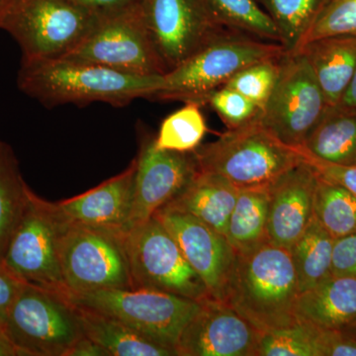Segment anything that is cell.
Listing matches in <instances>:
<instances>
[{"label": "cell", "mask_w": 356, "mask_h": 356, "mask_svg": "<svg viewBox=\"0 0 356 356\" xmlns=\"http://www.w3.org/2000/svg\"><path fill=\"white\" fill-rule=\"evenodd\" d=\"M18 86L47 107L92 102L127 106L138 98H152L165 86L163 76H139L74 60L21 63Z\"/></svg>", "instance_id": "obj_1"}, {"label": "cell", "mask_w": 356, "mask_h": 356, "mask_svg": "<svg viewBox=\"0 0 356 356\" xmlns=\"http://www.w3.org/2000/svg\"><path fill=\"white\" fill-rule=\"evenodd\" d=\"M298 281L287 248L266 243L236 254L224 302L261 332L297 322Z\"/></svg>", "instance_id": "obj_2"}, {"label": "cell", "mask_w": 356, "mask_h": 356, "mask_svg": "<svg viewBox=\"0 0 356 356\" xmlns=\"http://www.w3.org/2000/svg\"><path fill=\"white\" fill-rule=\"evenodd\" d=\"M194 153L199 170L221 175L238 191L268 188L283 173L305 161L300 149L281 142L259 119L242 127L228 129Z\"/></svg>", "instance_id": "obj_3"}, {"label": "cell", "mask_w": 356, "mask_h": 356, "mask_svg": "<svg viewBox=\"0 0 356 356\" xmlns=\"http://www.w3.org/2000/svg\"><path fill=\"white\" fill-rule=\"evenodd\" d=\"M285 53L280 43H264L229 30L163 76L165 86L152 99L205 105L208 96L241 70Z\"/></svg>", "instance_id": "obj_4"}, {"label": "cell", "mask_w": 356, "mask_h": 356, "mask_svg": "<svg viewBox=\"0 0 356 356\" xmlns=\"http://www.w3.org/2000/svg\"><path fill=\"white\" fill-rule=\"evenodd\" d=\"M97 15L72 0H13L0 28L22 51L21 63L58 60L76 48Z\"/></svg>", "instance_id": "obj_5"}, {"label": "cell", "mask_w": 356, "mask_h": 356, "mask_svg": "<svg viewBox=\"0 0 356 356\" xmlns=\"http://www.w3.org/2000/svg\"><path fill=\"white\" fill-rule=\"evenodd\" d=\"M67 224L57 202L39 197L30 188L2 264L26 284L69 297L60 261V241Z\"/></svg>", "instance_id": "obj_6"}, {"label": "cell", "mask_w": 356, "mask_h": 356, "mask_svg": "<svg viewBox=\"0 0 356 356\" xmlns=\"http://www.w3.org/2000/svg\"><path fill=\"white\" fill-rule=\"evenodd\" d=\"M3 329L21 356H67L84 337L79 312L67 297L26 283Z\"/></svg>", "instance_id": "obj_7"}, {"label": "cell", "mask_w": 356, "mask_h": 356, "mask_svg": "<svg viewBox=\"0 0 356 356\" xmlns=\"http://www.w3.org/2000/svg\"><path fill=\"white\" fill-rule=\"evenodd\" d=\"M62 58L97 65L132 76L168 74L147 30L142 2L97 15L88 36Z\"/></svg>", "instance_id": "obj_8"}, {"label": "cell", "mask_w": 356, "mask_h": 356, "mask_svg": "<svg viewBox=\"0 0 356 356\" xmlns=\"http://www.w3.org/2000/svg\"><path fill=\"white\" fill-rule=\"evenodd\" d=\"M67 298L74 305L110 316L175 350L184 327L201 308V302L195 300L142 288L98 290Z\"/></svg>", "instance_id": "obj_9"}, {"label": "cell", "mask_w": 356, "mask_h": 356, "mask_svg": "<svg viewBox=\"0 0 356 356\" xmlns=\"http://www.w3.org/2000/svg\"><path fill=\"white\" fill-rule=\"evenodd\" d=\"M60 261L69 296L134 288L125 234L69 221L60 241Z\"/></svg>", "instance_id": "obj_10"}, {"label": "cell", "mask_w": 356, "mask_h": 356, "mask_svg": "<svg viewBox=\"0 0 356 356\" xmlns=\"http://www.w3.org/2000/svg\"><path fill=\"white\" fill-rule=\"evenodd\" d=\"M125 248L134 288L172 293L199 302L212 298L205 283L156 217L128 231Z\"/></svg>", "instance_id": "obj_11"}, {"label": "cell", "mask_w": 356, "mask_h": 356, "mask_svg": "<svg viewBox=\"0 0 356 356\" xmlns=\"http://www.w3.org/2000/svg\"><path fill=\"white\" fill-rule=\"evenodd\" d=\"M327 107L305 56L285 51L277 81L261 110L262 126L287 146L299 149Z\"/></svg>", "instance_id": "obj_12"}, {"label": "cell", "mask_w": 356, "mask_h": 356, "mask_svg": "<svg viewBox=\"0 0 356 356\" xmlns=\"http://www.w3.org/2000/svg\"><path fill=\"white\" fill-rule=\"evenodd\" d=\"M142 8L168 72L231 30L217 20L205 0H142Z\"/></svg>", "instance_id": "obj_13"}, {"label": "cell", "mask_w": 356, "mask_h": 356, "mask_svg": "<svg viewBox=\"0 0 356 356\" xmlns=\"http://www.w3.org/2000/svg\"><path fill=\"white\" fill-rule=\"evenodd\" d=\"M134 179L132 209L126 233L147 222L170 202L197 173L195 153L166 151L156 147V138L140 144Z\"/></svg>", "instance_id": "obj_14"}, {"label": "cell", "mask_w": 356, "mask_h": 356, "mask_svg": "<svg viewBox=\"0 0 356 356\" xmlns=\"http://www.w3.org/2000/svg\"><path fill=\"white\" fill-rule=\"evenodd\" d=\"M154 216L172 235L211 297L224 302L236 257L226 236L186 213L161 208Z\"/></svg>", "instance_id": "obj_15"}, {"label": "cell", "mask_w": 356, "mask_h": 356, "mask_svg": "<svg viewBox=\"0 0 356 356\" xmlns=\"http://www.w3.org/2000/svg\"><path fill=\"white\" fill-rule=\"evenodd\" d=\"M261 332L225 302L207 299L178 339V356H257Z\"/></svg>", "instance_id": "obj_16"}, {"label": "cell", "mask_w": 356, "mask_h": 356, "mask_svg": "<svg viewBox=\"0 0 356 356\" xmlns=\"http://www.w3.org/2000/svg\"><path fill=\"white\" fill-rule=\"evenodd\" d=\"M317 184V172L304 161L268 187L269 243L290 250L298 240L313 220Z\"/></svg>", "instance_id": "obj_17"}, {"label": "cell", "mask_w": 356, "mask_h": 356, "mask_svg": "<svg viewBox=\"0 0 356 356\" xmlns=\"http://www.w3.org/2000/svg\"><path fill=\"white\" fill-rule=\"evenodd\" d=\"M137 159L124 172L86 193L57 202L70 222L126 234L132 209Z\"/></svg>", "instance_id": "obj_18"}, {"label": "cell", "mask_w": 356, "mask_h": 356, "mask_svg": "<svg viewBox=\"0 0 356 356\" xmlns=\"http://www.w3.org/2000/svg\"><path fill=\"white\" fill-rule=\"evenodd\" d=\"M297 51L310 64L329 106H336L356 72V35L313 40Z\"/></svg>", "instance_id": "obj_19"}, {"label": "cell", "mask_w": 356, "mask_h": 356, "mask_svg": "<svg viewBox=\"0 0 356 356\" xmlns=\"http://www.w3.org/2000/svg\"><path fill=\"white\" fill-rule=\"evenodd\" d=\"M238 195V189L226 178L198 170L189 184L163 208L191 215L226 236Z\"/></svg>", "instance_id": "obj_20"}, {"label": "cell", "mask_w": 356, "mask_h": 356, "mask_svg": "<svg viewBox=\"0 0 356 356\" xmlns=\"http://www.w3.org/2000/svg\"><path fill=\"white\" fill-rule=\"evenodd\" d=\"M295 318L321 329L343 331L356 322V278H327L299 294Z\"/></svg>", "instance_id": "obj_21"}, {"label": "cell", "mask_w": 356, "mask_h": 356, "mask_svg": "<svg viewBox=\"0 0 356 356\" xmlns=\"http://www.w3.org/2000/svg\"><path fill=\"white\" fill-rule=\"evenodd\" d=\"M299 149L325 163L355 166L356 109L327 107Z\"/></svg>", "instance_id": "obj_22"}, {"label": "cell", "mask_w": 356, "mask_h": 356, "mask_svg": "<svg viewBox=\"0 0 356 356\" xmlns=\"http://www.w3.org/2000/svg\"><path fill=\"white\" fill-rule=\"evenodd\" d=\"M76 307L84 336L102 346L109 356H178L175 348L154 341L116 318Z\"/></svg>", "instance_id": "obj_23"}, {"label": "cell", "mask_w": 356, "mask_h": 356, "mask_svg": "<svg viewBox=\"0 0 356 356\" xmlns=\"http://www.w3.org/2000/svg\"><path fill=\"white\" fill-rule=\"evenodd\" d=\"M268 188L241 189L229 216L226 238L236 254H245L268 243Z\"/></svg>", "instance_id": "obj_24"}, {"label": "cell", "mask_w": 356, "mask_h": 356, "mask_svg": "<svg viewBox=\"0 0 356 356\" xmlns=\"http://www.w3.org/2000/svg\"><path fill=\"white\" fill-rule=\"evenodd\" d=\"M332 238L314 216L304 233L290 248L299 294L332 277Z\"/></svg>", "instance_id": "obj_25"}, {"label": "cell", "mask_w": 356, "mask_h": 356, "mask_svg": "<svg viewBox=\"0 0 356 356\" xmlns=\"http://www.w3.org/2000/svg\"><path fill=\"white\" fill-rule=\"evenodd\" d=\"M29 191L13 147L0 140V264L23 216Z\"/></svg>", "instance_id": "obj_26"}, {"label": "cell", "mask_w": 356, "mask_h": 356, "mask_svg": "<svg viewBox=\"0 0 356 356\" xmlns=\"http://www.w3.org/2000/svg\"><path fill=\"white\" fill-rule=\"evenodd\" d=\"M270 16L286 53L300 48L329 0H257Z\"/></svg>", "instance_id": "obj_27"}, {"label": "cell", "mask_w": 356, "mask_h": 356, "mask_svg": "<svg viewBox=\"0 0 356 356\" xmlns=\"http://www.w3.org/2000/svg\"><path fill=\"white\" fill-rule=\"evenodd\" d=\"M314 216L334 238L356 234V196L318 175Z\"/></svg>", "instance_id": "obj_28"}, {"label": "cell", "mask_w": 356, "mask_h": 356, "mask_svg": "<svg viewBox=\"0 0 356 356\" xmlns=\"http://www.w3.org/2000/svg\"><path fill=\"white\" fill-rule=\"evenodd\" d=\"M217 20L228 29L280 44V32L257 0H205Z\"/></svg>", "instance_id": "obj_29"}, {"label": "cell", "mask_w": 356, "mask_h": 356, "mask_svg": "<svg viewBox=\"0 0 356 356\" xmlns=\"http://www.w3.org/2000/svg\"><path fill=\"white\" fill-rule=\"evenodd\" d=\"M207 130L200 105L185 103V106L168 115L163 121L156 145L166 151L191 153L201 146Z\"/></svg>", "instance_id": "obj_30"}, {"label": "cell", "mask_w": 356, "mask_h": 356, "mask_svg": "<svg viewBox=\"0 0 356 356\" xmlns=\"http://www.w3.org/2000/svg\"><path fill=\"white\" fill-rule=\"evenodd\" d=\"M320 327L299 322L261 332L257 356H318Z\"/></svg>", "instance_id": "obj_31"}, {"label": "cell", "mask_w": 356, "mask_h": 356, "mask_svg": "<svg viewBox=\"0 0 356 356\" xmlns=\"http://www.w3.org/2000/svg\"><path fill=\"white\" fill-rule=\"evenodd\" d=\"M281 57L267 58L245 67L232 77L224 86L238 91L262 110L270 97L280 76Z\"/></svg>", "instance_id": "obj_32"}, {"label": "cell", "mask_w": 356, "mask_h": 356, "mask_svg": "<svg viewBox=\"0 0 356 356\" xmlns=\"http://www.w3.org/2000/svg\"><path fill=\"white\" fill-rule=\"evenodd\" d=\"M337 35H356V0H329L300 47Z\"/></svg>", "instance_id": "obj_33"}, {"label": "cell", "mask_w": 356, "mask_h": 356, "mask_svg": "<svg viewBox=\"0 0 356 356\" xmlns=\"http://www.w3.org/2000/svg\"><path fill=\"white\" fill-rule=\"evenodd\" d=\"M216 111L228 129H236L259 119L261 107L234 89L222 86L213 91L205 105Z\"/></svg>", "instance_id": "obj_34"}, {"label": "cell", "mask_w": 356, "mask_h": 356, "mask_svg": "<svg viewBox=\"0 0 356 356\" xmlns=\"http://www.w3.org/2000/svg\"><path fill=\"white\" fill-rule=\"evenodd\" d=\"M332 274L336 277L356 278V234L334 238Z\"/></svg>", "instance_id": "obj_35"}, {"label": "cell", "mask_w": 356, "mask_h": 356, "mask_svg": "<svg viewBox=\"0 0 356 356\" xmlns=\"http://www.w3.org/2000/svg\"><path fill=\"white\" fill-rule=\"evenodd\" d=\"M301 151V149H300ZM302 152V151H301ZM307 163L313 166L318 177L343 186L356 196V165L346 166L332 165L313 158L302 152Z\"/></svg>", "instance_id": "obj_36"}, {"label": "cell", "mask_w": 356, "mask_h": 356, "mask_svg": "<svg viewBox=\"0 0 356 356\" xmlns=\"http://www.w3.org/2000/svg\"><path fill=\"white\" fill-rule=\"evenodd\" d=\"M23 282L0 264V325L3 327L9 308L17 296Z\"/></svg>", "instance_id": "obj_37"}, {"label": "cell", "mask_w": 356, "mask_h": 356, "mask_svg": "<svg viewBox=\"0 0 356 356\" xmlns=\"http://www.w3.org/2000/svg\"><path fill=\"white\" fill-rule=\"evenodd\" d=\"M72 1L88 9L95 15H102V14L114 13L126 7L135 6L142 2V0H72Z\"/></svg>", "instance_id": "obj_38"}, {"label": "cell", "mask_w": 356, "mask_h": 356, "mask_svg": "<svg viewBox=\"0 0 356 356\" xmlns=\"http://www.w3.org/2000/svg\"><path fill=\"white\" fill-rule=\"evenodd\" d=\"M67 356H109V355L102 346L84 336L72 346Z\"/></svg>", "instance_id": "obj_39"}, {"label": "cell", "mask_w": 356, "mask_h": 356, "mask_svg": "<svg viewBox=\"0 0 356 356\" xmlns=\"http://www.w3.org/2000/svg\"><path fill=\"white\" fill-rule=\"evenodd\" d=\"M0 356H21L19 350L7 337L1 325H0Z\"/></svg>", "instance_id": "obj_40"}, {"label": "cell", "mask_w": 356, "mask_h": 356, "mask_svg": "<svg viewBox=\"0 0 356 356\" xmlns=\"http://www.w3.org/2000/svg\"><path fill=\"white\" fill-rule=\"evenodd\" d=\"M337 105L346 107V108L356 109V72L353 81H351L346 92H344L343 98Z\"/></svg>", "instance_id": "obj_41"}, {"label": "cell", "mask_w": 356, "mask_h": 356, "mask_svg": "<svg viewBox=\"0 0 356 356\" xmlns=\"http://www.w3.org/2000/svg\"><path fill=\"white\" fill-rule=\"evenodd\" d=\"M13 0H0V23L3 19L4 15H6L7 9L10 6Z\"/></svg>", "instance_id": "obj_42"}, {"label": "cell", "mask_w": 356, "mask_h": 356, "mask_svg": "<svg viewBox=\"0 0 356 356\" xmlns=\"http://www.w3.org/2000/svg\"><path fill=\"white\" fill-rule=\"evenodd\" d=\"M343 332H346L348 336H350L351 337H353V339H356V322L353 323V325H348L346 329L343 330Z\"/></svg>", "instance_id": "obj_43"}]
</instances>
